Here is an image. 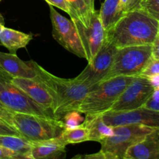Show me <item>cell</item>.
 I'll return each mask as SVG.
<instances>
[{"mask_svg":"<svg viewBox=\"0 0 159 159\" xmlns=\"http://www.w3.org/2000/svg\"><path fill=\"white\" fill-rule=\"evenodd\" d=\"M84 2L86 4L87 7L89 8L91 13H93L96 11V9H95V0H84Z\"/></svg>","mask_w":159,"mask_h":159,"instance_id":"obj_35","label":"cell"},{"mask_svg":"<svg viewBox=\"0 0 159 159\" xmlns=\"http://www.w3.org/2000/svg\"><path fill=\"white\" fill-rule=\"evenodd\" d=\"M0 159H34L31 154L14 152L0 146Z\"/></svg>","mask_w":159,"mask_h":159,"instance_id":"obj_24","label":"cell"},{"mask_svg":"<svg viewBox=\"0 0 159 159\" xmlns=\"http://www.w3.org/2000/svg\"><path fill=\"white\" fill-rule=\"evenodd\" d=\"M2 1V0H0V2H1Z\"/></svg>","mask_w":159,"mask_h":159,"instance_id":"obj_41","label":"cell"},{"mask_svg":"<svg viewBox=\"0 0 159 159\" xmlns=\"http://www.w3.org/2000/svg\"><path fill=\"white\" fill-rule=\"evenodd\" d=\"M106 158V155L99 151L94 154H88V155H77L71 159H104Z\"/></svg>","mask_w":159,"mask_h":159,"instance_id":"obj_31","label":"cell"},{"mask_svg":"<svg viewBox=\"0 0 159 159\" xmlns=\"http://www.w3.org/2000/svg\"><path fill=\"white\" fill-rule=\"evenodd\" d=\"M11 82L34 102L54 113L55 102L46 85L37 79L12 78Z\"/></svg>","mask_w":159,"mask_h":159,"instance_id":"obj_13","label":"cell"},{"mask_svg":"<svg viewBox=\"0 0 159 159\" xmlns=\"http://www.w3.org/2000/svg\"><path fill=\"white\" fill-rule=\"evenodd\" d=\"M12 113L13 112L9 111V110L5 108L4 107H2L0 104V120L6 123L9 125H10L11 127H13V126H12Z\"/></svg>","mask_w":159,"mask_h":159,"instance_id":"obj_30","label":"cell"},{"mask_svg":"<svg viewBox=\"0 0 159 159\" xmlns=\"http://www.w3.org/2000/svg\"><path fill=\"white\" fill-rule=\"evenodd\" d=\"M89 130V141L100 142L113 134V127L108 126L102 117V114L86 115L82 123Z\"/></svg>","mask_w":159,"mask_h":159,"instance_id":"obj_18","label":"cell"},{"mask_svg":"<svg viewBox=\"0 0 159 159\" xmlns=\"http://www.w3.org/2000/svg\"><path fill=\"white\" fill-rule=\"evenodd\" d=\"M158 34H159V26H158Z\"/></svg>","mask_w":159,"mask_h":159,"instance_id":"obj_40","label":"cell"},{"mask_svg":"<svg viewBox=\"0 0 159 159\" xmlns=\"http://www.w3.org/2000/svg\"><path fill=\"white\" fill-rule=\"evenodd\" d=\"M0 71H2V70L1 69V68H0ZM3 72H4V71H3Z\"/></svg>","mask_w":159,"mask_h":159,"instance_id":"obj_39","label":"cell"},{"mask_svg":"<svg viewBox=\"0 0 159 159\" xmlns=\"http://www.w3.org/2000/svg\"><path fill=\"white\" fill-rule=\"evenodd\" d=\"M33 35L10 28L3 27L0 31V43L12 54H16L18 50L24 48L32 40Z\"/></svg>","mask_w":159,"mask_h":159,"instance_id":"obj_17","label":"cell"},{"mask_svg":"<svg viewBox=\"0 0 159 159\" xmlns=\"http://www.w3.org/2000/svg\"><path fill=\"white\" fill-rule=\"evenodd\" d=\"M44 1H46L50 6L57 7L58 9H61L64 12H67L69 15V16L71 17V19H74V14H73L67 0H44Z\"/></svg>","mask_w":159,"mask_h":159,"instance_id":"obj_28","label":"cell"},{"mask_svg":"<svg viewBox=\"0 0 159 159\" xmlns=\"http://www.w3.org/2000/svg\"><path fill=\"white\" fill-rule=\"evenodd\" d=\"M132 79L133 76H118L94 85L82 101L79 112L93 115L110 110Z\"/></svg>","mask_w":159,"mask_h":159,"instance_id":"obj_3","label":"cell"},{"mask_svg":"<svg viewBox=\"0 0 159 159\" xmlns=\"http://www.w3.org/2000/svg\"><path fill=\"white\" fill-rule=\"evenodd\" d=\"M0 146L14 152L31 154L30 142L18 136H0Z\"/></svg>","mask_w":159,"mask_h":159,"instance_id":"obj_21","label":"cell"},{"mask_svg":"<svg viewBox=\"0 0 159 159\" xmlns=\"http://www.w3.org/2000/svg\"><path fill=\"white\" fill-rule=\"evenodd\" d=\"M33 67L37 72V80L43 82L50 90L55 102L54 115L57 120H62L69 112L77 111L82 101L93 86L82 83L75 78L65 79L54 75L31 61Z\"/></svg>","mask_w":159,"mask_h":159,"instance_id":"obj_2","label":"cell"},{"mask_svg":"<svg viewBox=\"0 0 159 159\" xmlns=\"http://www.w3.org/2000/svg\"><path fill=\"white\" fill-rule=\"evenodd\" d=\"M113 135L99 142L100 151L107 156L123 159L128 148L142 141L148 135L158 129L140 124H127L113 127Z\"/></svg>","mask_w":159,"mask_h":159,"instance_id":"obj_7","label":"cell"},{"mask_svg":"<svg viewBox=\"0 0 159 159\" xmlns=\"http://www.w3.org/2000/svg\"><path fill=\"white\" fill-rule=\"evenodd\" d=\"M102 117L107 125L113 127L127 124H140L159 130V112L144 107L130 111L109 110L102 113Z\"/></svg>","mask_w":159,"mask_h":159,"instance_id":"obj_12","label":"cell"},{"mask_svg":"<svg viewBox=\"0 0 159 159\" xmlns=\"http://www.w3.org/2000/svg\"><path fill=\"white\" fill-rule=\"evenodd\" d=\"M99 13L102 26L107 32L126 13V11L120 0H105Z\"/></svg>","mask_w":159,"mask_h":159,"instance_id":"obj_19","label":"cell"},{"mask_svg":"<svg viewBox=\"0 0 159 159\" xmlns=\"http://www.w3.org/2000/svg\"><path fill=\"white\" fill-rule=\"evenodd\" d=\"M141 9L159 21V0H143Z\"/></svg>","mask_w":159,"mask_h":159,"instance_id":"obj_23","label":"cell"},{"mask_svg":"<svg viewBox=\"0 0 159 159\" xmlns=\"http://www.w3.org/2000/svg\"><path fill=\"white\" fill-rule=\"evenodd\" d=\"M148 79L149 82H151L152 86L154 87V89L159 88V75L152 76V77L148 78Z\"/></svg>","mask_w":159,"mask_h":159,"instance_id":"obj_34","label":"cell"},{"mask_svg":"<svg viewBox=\"0 0 159 159\" xmlns=\"http://www.w3.org/2000/svg\"><path fill=\"white\" fill-rule=\"evenodd\" d=\"M159 21L143 9L127 12L107 32V40L117 49L152 45L158 34Z\"/></svg>","mask_w":159,"mask_h":159,"instance_id":"obj_1","label":"cell"},{"mask_svg":"<svg viewBox=\"0 0 159 159\" xmlns=\"http://www.w3.org/2000/svg\"><path fill=\"white\" fill-rule=\"evenodd\" d=\"M120 3L121 5L123 6V7L125 9V11H126V7H127V0H120Z\"/></svg>","mask_w":159,"mask_h":159,"instance_id":"obj_37","label":"cell"},{"mask_svg":"<svg viewBox=\"0 0 159 159\" xmlns=\"http://www.w3.org/2000/svg\"><path fill=\"white\" fill-rule=\"evenodd\" d=\"M154 89L148 78L134 76L110 110L121 112L141 108L152 96Z\"/></svg>","mask_w":159,"mask_h":159,"instance_id":"obj_9","label":"cell"},{"mask_svg":"<svg viewBox=\"0 0 159 159\" xmlns=\"http://www.w3.org/2000/svg\"><path fill=\"white\" fill-rule=\"evenodd\" d=\"M81 113L77 111L69 112L64 116L61 120L65 124V127H73L78 125H80V123L82 121V117Z\"/></svg>","mask_w":159,"mask_h":159,"instance_id":"obj_25","label":"cell"},{"mask_svg":"<svg viewBox=\"0 0 159 159\" xmlns=\"http://www.w3.org/2000/svg\"><path fill=\"white\" fill-rule=\"evenodd\" d=\"M50 17L52 23V34L54 40L67 51L79 57L85 58L77 31L71 20L61 15L54 7L50 6Z\"/></svg>","mask_w":159,"mask_h":159,"instance_id":"obj_10","label":"cell"},{"mask_svg":"<svg viewBox=\"0 0 159 159\" xmlns=\"http://www.w3.org/2000/svg\"><path fill=\"white\" fill-rule=\"evenodd\" d=\"M152 58V44L119 48L102 81L118 76L140 75Z\"/></svg>","mask_w":159,"mask_h":159,"instance_id":"obj_5","label":"cell"},{"mask_svg":"<svg viewBox=\"0 0 159 159\" xmlns=\"http://www.w3.org/2000/svg\"><path fill=\"white\" fill-rule=\"evenodd\" d=\"M0 68L12 78L35 79L37 72L33 67L31 61H24L16 54H7L0 51Z\"/></svg>","mask_w":159,"mask_h":159,"instance_id":"obj_14","label":"cell"},{"mask_svg":"<svg viewBox=\"0 0 159 159\" xmlns=\"http://www.w3.org/2000/svg\"><path fill=\"white\" fill-rule=\"evenodd\" d=\"M5 26V20L2 14L0 13V31L2 30V28Z\"/></svg>","mask_w":159,"mask_h":159,"instance_id":"obj_36","label":"cell"},{"mask_svg":"<svg viewBox=\"0 0 159 159\" xmlns=\"http://www.w3.org/2000/svg\"><path fill=\"white\" fill-rule=\"evenodd\" d=\"M12 126L21 138L30 142L57 138L65 127L61 120L20 113H12Z\"/></svg>","mask_w":159,"mask_h":159,"instance_id":"obj_4","label":"cell"},{"mask_svg":"<svg viewBox=\"0 0 159 159\" xmlns=\"http://www.w3.org/2000/svg\"><path fill=\"white\" fill-rule=\"evenodd\" d=\"M152 57L155 59H159V34L152 43Z\"/></svg>","mask_w":159,"mask_h":159,"instance_id":"obj_33","label":"cell"},{"mask_svg":"<svg viewBox=\"0 0 159 159\" xmlns=\"http://www.w3.org/2000/svg\"><path fill=\"white\" fill-rule=\"evenodd\" d=\"M104 159H117V158H112V157H109L106 155V158Z\"/></svg>","mask_w":159,"mask_h":159,"instance_id":"obj_38","label":"cell"},{"mask_svg":"<svg viewBox=\"0 0 159 159\" xmlns=\"http://www.w3.org/2000/svg\"><path fill=\"white\" fill-rule=\"evenodd\" d=\"M85 53L88 63L93 60L107 40V31L104 29L99 17V11L96 10L91 16L90 24L84 26L79 20H71Z\"/></svg>","mask_w":159,"mask_h":159,"instance_id":"obj_8","label":"cell"},{"mask_svg":"<svg viewBox=\"0 0 159 159\" xmlns=\"http://www.w3.org/2000/svg\"><path fill=\"white\" fill-rule=\"evenodd\" d=\"M117 48L106 40L96 57L75 79L82 83L93 86L102 82L108 74Z\"/></svg>","mask_w":159,"mask_h":159,"instance_id":"obj_11","label":"cell"},{"mask_svg":"<svg viewBox=\"0 0 159 159\" xmlns=\"http://www.w3.org/2000/svg\"><path fill=\"white\" fill-rule=\"evenodd\" d=\"M143 0H127L126 12L134 9H141V5Z\"/></svg>","mask_w":159,"mask_h":159,"instance_id":"obj_32","label":"cell"},{"mask_svg":"<svg viewBox=\"0 0 159 159\" xmlns=\"http://www.w3.org/2000/svg\"><path fill=\"white\" fill-rule=\"evenodd\" d=\"M18 136L20 137V134L16 129L11 127L6 123L0 120V136Z\"/></svg>","mask_w":159,"mask_h":159,"instance_id":"obj_29","label":"cell"},{"mask_svg":"<svg viewBox=\"0 0 159 159\" xmlns=\"http://www.w3.org/2000/svg\"><path fill=\"white\" fill-rule=\"evenodd\" d=\"M123 159H159V130L128 148Z\"/></svg>","mask_w":159,"mask_h":159,"instance_id":"obj_15","label":"cell"},{"mask_svg":"<svg viewBox=\"0 0 159 159\" xmlns=\"http://www.w3.org/2000/svg\"><path fill=\"white\" fill-rule=\"evenodd\" d=\"M67 2L74 14V19L71 20H79L84 26L88 27L93 13H91L84 0H67Z\"/></svg>","mask_w":159,"mask_h":159,"instance_id":"obj_22","label":"cell"},{"mask_svg":"<svg viewBox=\"0 0 159 159\" xmlns=\"http://www.w3.org/2000/svg\"><path fill=\"white\" fill-rule=\"evenodd\" d=\"M143 107L148 109V110L159 112V88L154 89L152 96L148 99Z\"/></svg>","mask_w":159,"mask_h":159,"instance_id":"obj_27","label":"cell"},{"mask_svg":"<svg viewBox=\"0 0 159 159\" xmlns=\"http://www.w3.org/2000/svg\"><path fill=\"white\" fill-rule=\"evenodd\" d=\"M156 75H159V59L152 58L139 76L150 78Z\"/></svg>","mask_w":159,"mask_h":159,"instance_id":"obj_26","label":"cell"},{"mask_svg":"<svg viewBox=\"0 0 159 159\" xmlns=\"http://www.w3.org/2000/svg\"><path fill=\"white\" fill-rule=\"evenodd\" d=\"M30 145L31 155L34 159H66L67 145L59 137L44 141H32Z\"/></svg>","mask_w":159,"mask_h":159,"instance_id":"obj_16","label":"cell"},{"mask_svg":"<svg viewBox=\"0 0 159 159\" xmlns=\"http://www.w3.org/2000/svg\"><path fill=\"white\" fill-rule=\"evenodd\" d=\"M58 137L66 145L79 144L89 141V130L83 124H81L76 127H65Z\"/></svg>","mask_w":159,"mask_h":159,"instance_id":"obj_20","label":"cell"},{"mask_svg":"<svg viewBox=\"0 0 159 159\" xmlns=\"http://www.w3.org/2000/svg\"><path fill=\"white\" fill-rule=\"evenodd\" d=\"M12 77L0 71V104L13 113L38 115L56 119L54 113L40 107L11 82Z\"/></svg>","mask_w":159,"mask_h":159,"instance_id":"obj_6","label":"cell"}]
</instances>
